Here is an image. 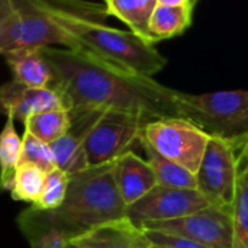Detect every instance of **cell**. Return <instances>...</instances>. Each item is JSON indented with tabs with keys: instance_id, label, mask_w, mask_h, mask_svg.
<instances>
[{
	"instance_id": "4fadbf2b",
	"label": "cell",
	"mask_w": 248,
	"mask_h": 248,
	"mask_svg": "<svg viewBox=\"0 0 248 248\" xmlns=\"http://www.w3.org/2000/svg\"><path fill=\"white\" fill-rule=\"evenodd\" d=\"M115 179L126 206L140 201L158 185L147 158L140 157L135 151H128L115 160Z\"/></svg>"
},
{
	"instance_id": "4dcf8cb0",
	"label": "cell",
	"mask_w": 248,
	"mask_h": 248,
	"mask_svg": "<svg viewBox=\"0 0 248 248\" xmlns=\"http://www.w3.org/2000/svg\"><path fill=\"white\" fill-rule=\"evenodd\" d=\"M151 248H167V247H163V246H157V244H153Z\"/></svg>"
},
{
	"instance_id": "7c38bea8",
	"label": "cell",
	"mask_w": 248,
	"mask_h": 248,
	"mask_svg": "<svg viewBox=\"0 0 248 248\" xmlns=\"http://www.w3.org/2000/svg\"><path fill=\"white\" fill-rule=\"evenodd\" d=\"M78 248H151L153 243L144 228L128 217L102 224L70 240Z\"/></svg>"
},
{
	"instance_id": "7a4b0ae2",
	"label": "cell",
	"mask_w": 248,
	"mask_h": 248,
	"mask_svg": "<svg viewBox=\"0 0 248 248\" xmlns=\"http://www.w3.org/2000/svg\"><path fill=\"white\" fill-rule=\"evenodd\" d=\"M126 208L112 161L71 176L65 201L58 209L39 211L31 206L22 212L19 225L28 240L51 228L62 231L71 240L102 224L125 218Z\"/></svg>"
},
{
	"instance_id": "5b68a950",
	"label": "cell",
	"mask_w": 248,
	"mask_h": 248,
	"mask_svg": "<svg viewBox=\"0 0 248 248\" xmlns=\"http://www.w3.org/2000/svg\"><path fill=\"white\" fill-rule=\"evenodd\" d=\"M52 45H64L67 49L87 52L76 38L55 23L32 0H12L10 7L0 15L1 55L16 49Z\"/></svg>"
},
{
	"instance_id": "30bf717a",
	"label": "cell",
	"mask_w": 248,
	"mask_h": 248,
	"mask_svg": "<svg viewBox=\"0 0 248 248\" xmlns=\"http://www.w3.org/2000/svg\"><path fill=\"white\" fill-rule=\"evenodd\" d=\"M212 205L198 189H177L157 185L126 208V217L141 227L145 222L169 221L190 215Z\"/></svg>"
},
{
	"instance_id": "6da1fadb",
	"label": "cell",
	"mask_w": 248,
	"mask_h": 248,
	"mask_svg": "<svg viewBox=\"0 0 248 248\" xmlns=\"http://www.w3.org/2000/svg\"><path fill=\"white\" fill-rule=\"evenodd\" d=\"M48 61L55 90L67 110H116L142 118L147 122L180 118L176 93L153 77L134 74L87 52L41 48Z\"/></svg>"
},
{
	"instance_id": "277c9868",
	"label": "cell",
	"mask_w": 248,
	"mask_h": 248,
	"mask_svg": "<svg viewBox=\"0 0 248 248\" xmlns=\"http://www.w3.org/2000/svg\"><path fill=\"white\" fill-rule=\"evenodd\" d=\"M179 115L211 137L240 141L248 137V90L202 94L177 92Z\"/></svg>"
},
{
	"instance_id": "603a6c76",
	"label": "cell",
	"mask_w": 248,
	"mask_h": 248,
	"mask_svg": "<svg viewBox=\"0 0 248 248\" xmlns=\"http://www.w3.org/2000/svg\"><path fill=\"white\" fill-rule=\"evenodd\" d=\"M70 186V176L60 169H54L46 173L44 189L41 193L39 201L32 205L35 209L39 211H55L58 209L67 196Z\"/></svg>"
},
{
	"instance_id": "ffe728a7",
	"label": "cell",
	"mask_w": 248,
	"mask_h": 248,
	"mask_svg": "<svg viewBox=\"0 0 248 248\" xmlns=\"http://www.w3.org/2000/svg\"><path fill=\"white\" fill-rule=\"evenodd\" d=\"M15 119L7 116L0 137V166H1V186L4 190H12L16 169L20 164L23 140L15 129Z\"/></svg>"
},
{
	"instance_id": "4316f807",
	"label": "cell",
	"mask_w": 248,
	"mask_h": 248,
	"mask_svg": "<svg viewBox=\"0 0 248 248\" xmlns=\"http://www.w3.org/2000/svg\"><path fill=\"white\" fill-rule=\"evenodd\" d=\"M190 0H158V4H167V6H180V4H190Z\"/></svg>"
},
{
	"instance_id": "52a82bcc",
	"label": "cell",
	"mask_w": 248,
	"mask_h": 248,
	"mask_svg": "<svg viewBox=\"0 0 248 248\" xmlns=\"http://www.w3.org/2000/svg\"><path fill=\"white\" fill-rule=\"evenodd\" d=\"M142 138L161 155L198 174L211 135L183 118H164L148 122Z\"/></svg>"
},
{
	"instance_id": "83f0119b",
	"label": "cell",
	"mask_w": 248,
	"mask_h": 248,
	"mask_svg": "<svg viewBox=\"0 0 248 248\" xmlns=\"http://www.w3.org/2000/svg\"><path fill=\"white\" fill-rule=\"evenodd\" d=\"M10 1L12 0H0V15L4 13L10 7Z\"/></svg>"
},
{
	"instance_id": "d4e9b609",
	"label": "cell",
	"mask_w": 248,
	"mask_h": 248,
	"mask_svg": "<svg viewBox=\"0 0 248 248\" xmlns=\"http://www.w3.org/2000/svg\"><path fill=\"white\" fill-rule=\"evenodd\" d=\"M148 235V238L151 240L153 244L157 246H163L167 248H214L209 246H205L202 243H198L195 240L186 238V237H180V235H173V234H167V232H160V231H150V230H144Z\"/></svg>"
},
{
	"instance_id": "f546056e",
	"label": "cell",
	"mask_w": 248,
	"mask_h": 248,
	"mask_svg": "<svg viewBox=\"0 0 248 248\" xmlns=\"http://www.w3.org/2000/svg\"><path fill=\"white\" fill-rule=\"evenodd\" d=\"M67 248H78V247H77V246H74V244L70 241V243H68V246H67Z\"/></svg>"
},
{
	"instance_id": "2e32d148",
	"label": "cell",
	"mask_w": 248,
	"mask_h": 248,
	"mask_svg": "<svg viewBox=\"0 0 248 248\" xmlns=\"http://www.w3.org/2000/svg\"><path fill=\"white\" fill-rule=\"evenodd\" d=\"M157 6L158 0H112L106 13L116 16L129 31L154 45L155 39L150 31V22Z\"/></svg>"
},
{
	"instance_id": "ac0fdd59",
	"label": "cell",
	"mask_w": 248,
	"mask_h": 248,
	"mask_svg": "<svg viewBox=\"0 0 248 248\" xmlns=\"http://www.w3.org/2000/svg\"><path fill=\"white\" fill-rule=\"evenodd\" d=\"M192 10L193 7L190 4H180V6L158 4L150 22V31L155 42L161 39L173 38L185 32L192 22Z\"/></svg>"
},
{
	"instance_id": "7402d4cb",
	"label": "cell",
	"mask_w": 248,
	"mask_h": 248,
	"mask_svg": "<svg viewBox=\"0 0 248 248\" xmlns=\"http://www.w3.org/2000/svg\"><path fill=\"white\" fill-rule=\"evenodd\" d=\"M45 176L46 173L39 167L29 163H20L16 169L10 196L15 201L35 205L41 198L45 183Z\"/></svg>"
},
{
	"instance_id": "3957f363",
	"label": "cell",
	"mask_w": 248,
	"mask_h": 248,
	"mask_svg": "<svg viewBox=\"0 0 248 248\" xmlns=\"http://www.w3.org/2000/svg\"><path fill=\"white\" fill-rule=\"evenodd\" d=\"M65 32L76 38L90 54L112 65L134 74L153 77L160 73L167 60L153 44L144 41L132 31H122L96 20L94 13L103 7L76 0H32Z\"/></svg>"
},
{
	"instance_id": "9c48e42d",
	"label": "cell",
	"mask_w": 248,
	"mask_h": 248,
	"mask_svg": "<svg viewBox=\"0 0 248 248\" xmlns=\"http://www.w3.org/2000/svg\"><path fill=\"white\" fill-rule=\"evenodd\" d=\"M198 177V190L212 203L232 206L237 185V141L211 137Z\"/></svg>"
},
{
	"instance_id": "e0dca14e",
	"label": "cell",
	"mask_w": 248,
	"mask_h": 248,
	"mask_svg": "<svg viewBox=\"0 0 248 248\" xmlns=\"http://www.w3.org/2000/svg\"><path fill=\"white\" fill-rule=\"evenodd\" d=\"M141 148L144 150L147 155L145 158L155 173L158 185L177 189H198V177L195 173L161 155L144 138L141 140Z\"/></svg>"
},
{
	"instance_id": "f1b7e54d",
	"label": "cell",
	"mask_w": 248,
	"mask_h": 248,
	"mask_svg": "<svg viewBox=\"0 0 248 248\" xmlns=\"http://www.w3.org/2000/svg\"><path fill=\"white\" fill-rule=\"evenodd\" d=\"M103 1H105V6H106V7H109V6L112 4V0H103Z\"/></svg>"
},
{
	"instance_id": "5bb4252c",
	"label": "cell",
	"mask_w": 248,
	"mask_h": 248,
	"mask_svg": "<svg viewBox=\"0 0 248 248\" xmlns=\"http://www.w3.org/2000/svg\"><path fill=\"white\" fill-rule=\"evenodd\" d=\"M234 247L248 248V137L237 141V185L231 206Z\"/></svg>"
},
{
	"instance_id": "d6986e66",
	"label": "cell",
	"mask_w": 248,
	"mask_h": 248,
	"mask_svg": "<svg viewBox=\"0 0 248 248\" xmlns=\"http://www.w3.org/2000/svg\"><path fill=\"white\" fill-rule=\"evenodd\" d=\"M51 150L54 154L55 167L67 173L70 177L90 167L83 141L71 132L51 142Z\"/></svg>"
},
{
	"instance_id": "ba28073f",
	"label": "cell",
	"mask_w": 248,
	"mask_h": 248,
	"mask_svg": "<svg viewBox=\"0 0 248 248\" xmlns=\"http://www.w3.org/2000/svg\"><path fill=\"white\" fill-rule=\"evenodd\" d=\"M141 228L186 237L214 248L234 247L231 208L222 205H209L205 209L176 219L145 222Z\"/></svg>"
},
{
	"instance_id": "8fae6325",
	"label": "cell",
	"mask_w": 248,
	"mask_h": 248,
	"mask_svg": "<svg viewBox=\"0 0 248 248\" xmlns=\"http://www.w3.org/2000/svg\"><path fill=\"white\" fill-rule=\"evenodd\" d=\"M0 100L6 115L23 125L32 115L65 109L61 96L51 87H29L15 78L1 87Z\"/></svg>"
},
{
	"instance_id": "484cf974",
	"label": "cell",
	"mask_w": 248,
	"mask_h": 248,
	"mask_svg": "<svg viewBox=\"0 0 248 248\" xmlns=\"http://www.w3.org/2000/svg\"><path fill=\"white\" fill-rule=\"evenodd\" d=\"M32 248H67L70 243V237L60 230H48L44 231L33 238L29 240Z\"/></svg>"
},
{
	"instance_id": "cb8c5ba5",
	"label": "cell",
	"mask_w": 248,
	"mask_h": 248,
	"mask_svg": "<svg viewBox=\"0 0 248 248\" xmlns=\"http://www.w3.org/2000/svg\"><path fill=\"white\" fill-rule=\"evenodd\" d=\"M22 140H23V145H22L20 163L33 164V166L39 167L41 170H44L45 173L57 169L54 154L51 150V144L36 138L35 135H32L28 131H25Z\"/></svg>"
},
{
	"instance_id": "9a60e30c",
	"label": "cell",
	"mask_w": 248,
	"mask_h": 248,
	"mask_svg": "<svg viewBox=\"0 0 248 248\" xmlns=\"http://www.w3.org/2000/svg\"><path fill=\"white\" fill-rule=\"evenodd\" d=\"M13 71L15 80L29 87H49L54 74L52 70L42 55L41 48H25L10 51L3 55Z\"/></svg>"
},
{
	"instance_id": "8992f818",
	"label": "cell",
	"mask_w": 248,
	"mask_h": 248,
	"mask_svg": "<svg viewBox=\"0 0 248 248\" xmlns=\"http://www.w3.org/2000/svg\"><path fill=\"white\" fill-rule=\"evenodd\" d=\"M147 124L135 115L116 110L102 112L81 138L90 167L112 163L125 153L134 151L135 147H141Z\"/></svg>"
},
{
	"instance_id": "44dd1931",
	"label": "cell",
	"mask_w": 248,
	"mask_h": 248,
	"mask_svg": "<svg viewBox=\"0 0 248 248\" xmlns=\"http://www.w3.org/2000/svg\"><path fill=\"white\" fill-rule=\"evenodd\" d=\"M71 128V115L67 109H54L32 115L25 122V131L36 138L51 144L68 134Z\"/></svg>"
}]
</instances>
